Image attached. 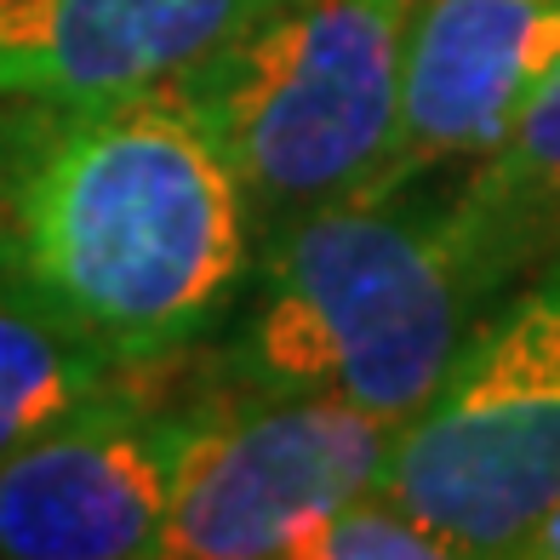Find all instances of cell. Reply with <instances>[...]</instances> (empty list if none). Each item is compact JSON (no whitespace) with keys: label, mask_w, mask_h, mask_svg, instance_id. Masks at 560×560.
I'll list each match as a JSON object with an SVG mask.
<instances>
[{"label":"cell","mask_w":560,"mask_h":560,"mask_svg":"<svg viewBox=\"0 0 560 560\" xmlns=\"http://www.w3.org/2000/svg\"><path fill=\"white\" fill-rule=\"evenodd\" d=\"M258 258V223L172 86L0 109V269L155 377L218 338Z\"/></svg>","instance_id":"1"},{"label":"cell","mask_w":560,"mask_h":560,"mask_svg":"<svg viewBox=\"0 0 560 560\" xmlns=\"http://www.w3.org/2000/svg\"><path fill=\"white\" fill-rule=\"evenodd\" d=\"M384 487L464 555H509L560 498V252L492 303L400 423Z\"/></svg>","instance_id":"4"},{"label":"cell","mask_w":560,"mask_h":560,"mask_svg":"<svg viewBox=\"0 0 560 560\" xmlns=\"http://www.w3.org/2000/svg\"><path fill=\"white\" fill-rule=\"evenodd\" d=\"M457 212L503 292L560 252V58L492 155L457 172Z\"/></svg>","instance_id":"9"},{"label":"cell","mask_w":560,"mask_h":560,"mask_svg":"<svg viewBox=\"0 0 560 560\" xmlns=\"http://www.w3.org/2000/svg\"><path fill=\"white\" fill-rule=\"evenodd\" d=\"M457 549L435 521L406 509L389 487H366L303 532L287 560H457Z\"/></svg>","instance_id":"11"},{"label":"cell","mask_w":560,"mask_h":560,"mask_svg":"<svg viewBox=\"0 0 560 560\" xmlns=\"http://www.w3.org/2000/svg\"><path fill=\"white\" fill-rule=\"evenodd\" d=\"M269 0H0V109L177 86Z\"/></svg>","instance_id":"8"},{"label":"cell","mask_w":560,"mask_h":560,"mask_svg":"<svg viewBox=\"0 0 560 560\" xmlns=\"http://www.w3.org/2000/svg\"><path fill=\"white\" fill-rule=\"evenodd\" d=\"M457 172L384 177L269 229L212 338L229 395L412 418L503 298L457 212Z\"/></svg>","instance_id":"2"},{"label":"cell","mask_w":560,"mask_h":560,"mask_svg":"<svg viewBox=\"0 0 560 560\" xmlns=\"http://www.w3.org/2000/svg\"><path fill=\"white\" fill-rule=\"evenodd\" d=\"M555 58L560 0H412L384 177L457 172L492 155Z\"/></svg>","instance_id":"7"},{"label":"cell","mask_w":560,"mask_h":560,"mask_svg":"<svg viewBox=\"0 0 560 560\" xmlns=\"http://www.w3.org/2000/svg\"><path fill=\"white\" fill-rule=\"evenodd\" d=\"M400 423L320 395L200 400L155 560H287L343 498L384 487Z\"/></svg>","instance_id":"5"},{"label":"cell","mask_w":560,"mask_h":560,"mask_svg":"<svg viewBox=\"0 0 560 560\" xmlns=\"http://www.w3.org/2000/svg\"><path fill=\"white\" fill-rule=\"evenodd\" d=\"M406 18L412 0H269L172 86L235 172L258 241L384 177Z\"/></svg>","instance_id":"3"},{"label":"cell","mask_w":560,"mask_h":560,"mask_svg":"<svg viewBox=\"0 0 560 560\" xmlns=\"http://www.w3.org/2000/svg\"><path fill=\"white\" fill-rule=\"evenodd\" d=\"M195 412L132 377L0 457V560H155Z\"/></svg>","instance_id":"6"},{"label":"cell","mask_w":560,"mask_h":560,"mask_svg":"<svg viewBox=\"0 0 560 560\" xmlns=\"http://www.w3.org/2000/svg\"><path fill=\"white\" fill-rule=\"evenodd\" d=\"M132 377L138 372L115 366L52 303H40L18 275L0 269V457Z\"/></svg>","instance_id":"10"},{"label":"cell","mask_w":560,"mask_h":560,"mask_svg":"<svg viewBox=\"0 0 560 560\" xmlns=\"http://www.w3.org/2000/svg\"><path fill=\"white\" fill-rule=\"evenodd\" d=\"M509 560H560V498L521 532V544L509 549Z\"/></svg>","instance_id":"12"}]
</instances>
